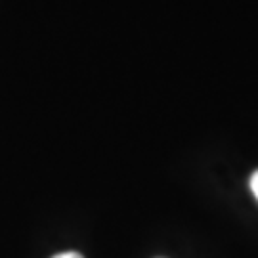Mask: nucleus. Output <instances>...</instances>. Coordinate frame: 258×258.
I'll use <instances>...</instances> for the list:
<instances>
[{
  "instance_id": "nucleus-1",
  "label": "nucleus",
  "mask_w": 258,
  "mask_h": 258,
  "mask_svg": "<svg viewBox=\"0 0 258 258\" xmlns=\"http://www.w3.org/2000/svg\"><path fill=\"white\" fill-rule=\"evenodd\" d=\"M250 191H252V195L258 199V170L250 176Z\"/></svg>"
},
{
  "instance_id": "nucleus-2",
  "label": "nucleus",
  "mask_w": 258,
  "mask_h": 258,
  "mask_svg": "<svg viewBox=\"0 0 258 258\" xmlns=\"http://www.w3.org/2000/svg\"><path fill=\"white\" fill-rule=\"evenodd\" d=\"M52 258H84V256H81L79 252H61V254H55Z\"/></svg>"
}]
</instances>
